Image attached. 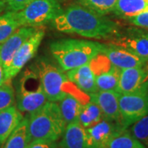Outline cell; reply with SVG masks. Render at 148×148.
<instances>
[{
    "mask_svg": "<svg viewBox=\"0 0 148 148\" xmlns=\"http://www.w3.org/2000/svg\"><path fill=\"white\" fill-rule=\"evenodd\" d=\"M127 129L121 123L103 119L92 127L86 128L93 148H106L119 132Z\"/></svg>",
    "mask_w": 148,
    "mask_h": 148,
    "instance_id": "obj_12",
    "label": "cell"
},
{
    "mask_svg": "<svg viewBox=\"0 0 148 148\" xmlns=\"http://www.w3.org/2000/svg\"><path fill=\"white\" fill-rule=\"evenodd\" d=\"M6 76H5V70L3 66L2 65L0 62V86L3 84L4 82H6Z\"/></svg>",
    "mask_w": 148,
    "mask_h": 148,
    "instance_id": "obj_31",
    "label": "cell"
},
{
    "mask_svg": "<svg viewBox=\"0 0 148 148\" xmlns=\"http://www.w3.org/2000/svg\"><path fill=\"white\" fill-rule=\"evenodd\" d=\"M129 132L134 138L148 148V114L132 124Z\"/></svg>",
    "mask_w": 148,
    "mask_h": 148,
    "instance_id": "obj_27",
    "label": "cell"
},
{
    "mask_svg": "<svg viewBox=\"0 0 148 148\" xmlns=\"http://www.w3.org/2000/svg\"><path fill=\"white\" fill-rule=\"evenodd\" d=\"M31 143L28 116L24 117L18 126L6 140L3 148H28Z\"/></svg>",
    "mask_w": 148,
    "mask_h": 148,
    "instance_id": "obj_20",
    "label": "cell"
},
{
    "mask_svg": "<svg viewBox=\"0 0 148 148\" xmlns=\"http://www.w3.org/2000/svg\"><path fill=\"white\" fill-rule=\"evenodd\" d=\"M104 119L100 107L90 101L86 103L79 115V123L85 128L92 127Z\"/></svg>",
    "mask_w": 148,
    "mask_h": 148,
    "instance_id": "obj_22",
    "label": "cell"
},
{
    "mask_svg": "<svg viewBox=\"0 0 148 148\" xmlns=\"http://www.w3.org/2000/svg\"><path fill=\"white\" fill-rule=\"evenodd\" d=\"M32 1V0H5V10L7 12H19Z\"/></svg>",
    "mask_w": 148,
    "mask_h": 148,
    "instance_id": "obj_29",
    "label": "cell"
},
{
    "mask_svg": "<svg viewBox=\"0 0 148 148\" xmlns=\"http://www.w3.org/2000/svg\"><path fill=\"white\" fill-rule=\"evenodd\" d=\"M102 44L86 40L62 39L50 45V51L64 71L77 69L90 62L101 53Z\"/></svg>",
    "mask_w": 148,
    "mask_h": 148,
    "instance_id": "obj_2",
    "label": "cell"
},
{
    "mask_svg": "<svg viewBox=\"0 0 148 148\" xmlns=\"http://www.w3.org/2000/svg\"><path fill=\"white\" fill-rule=\"evenodd\" d=\"M52 24L58 32L95 40L111 39L119 31L114 21L81 4L61 10Z\"/></svg>",
    "mask_w": 148,
    "mask_h": 148,
    "instance_id": "obj_1",
    "label": "cell"
},
{
    "mask_svg": "<svg viewBox=\"0 0 148 148\" xmlns=\"http://www.w3.org/2000/svg\"><path fill=\"white\" fill-rule=\"evenodd\" d=\"M59 148H93L86 130L79 121L66 125L58 144Z\"/></svg>",
    "mask_w": 148,
    "mask_h": 148,
    "instance_id": "obj_17",
    "label": "cell"
},
{
    "mask_svg": "<svg viewBox=\"0 0 148 148\" xmlns=\"http://www.w3.org/2000/svg\"><path fill=\"white\" fill-rule=\"evenodd\" d=\"M16 103L15 90L11 80H7L0 86V111L3 110Z\"/></svg>",
    "mask_w": 148,
    "mask_h": 148,
    "instance_id": "obj_26",
    "label": "cell"
},
{
    "mask_svg": "<svg viewBox=\"0 0 148 148\" xmlns=\"http://www.w3.org/2000/svg\"><path fill=\"white\" fill-rule=\"evenodd\" d=\"M106 148H147L135 138L129 130L124 129L113 138Z\"/></svg>",
    "mask_w": 148,
    "mask_h": 148,
    "instance_id": "obj_24",
    "label": "cell"
},
{
    "mask_svg": "<svg viewBox=\"0 0 148 148\" xmlns=\"http://www.w3.org/2000/svg\"><path fill=\"white\" fill-rule=\"evenodd\" d=\"M117 91L119 94L148 91V67H134L122 69Z\"/></svg>",
    "mask_w": 148,
    "mask_h": 148,
    "instance_id": "obj_11",
    "label": "cell"
},
{
    "mask_svg": "<svg viewBox=\"0 0 148 148\" xmlns=\"http://www.w3.org/2000/svg\"><path fill=\"white\" fill-rule=\"evenodd\" d=\"M31 142L44 140L57 142L64 133L66 123L57 102L47 101L28 116Z\"/></svg>",
    "mask_w": 148,
    "mask_h": 148,
    "instance_id": "obj_3",
    "label": "cell"
},
{
    "mask_svg": "<svg viewBox=\"0 0 148 148\" xmlns=\"http://www.w3.org/2000/svg\"><path fill=\"white\" fill-rule=\"evenodd\" d=\"M33 68L40 77L48 101L58 102L69 93L82 91L69 79L63 69L47 60H39Z\"/></svg>",
    "mask_w": 148,
    "mask_h": 148,
    "instance_id": "obj_4",
    "label": "cell"
},
{
    "mask_svg": "<svg viewBox=\"0 0 148 148\" xmlns=\"http://www.w3.org/2000/svg\"><path fill=\"white\" fill-rule=\"evenodd\" d=\"M5 0H0V13L3 12V11L5 10Z\"/></svg>",
    "mask_w": 148,
    "mask_h": 148,
    "instance_id": "obj_32",
    "label": "cell"
},
{
    "mask_svg": "<svg viewBox=\"0 0 148 148\" xmlns=\"http://www.w3.org/2000/svg\"><path fill=\"white\" fill-rule=\"evenodd\" d=\"M90 95V100L100 107L104 119L122 124L119 95L116 90H97ZM123 125V124H122Z\"/></svg>",
    "mask_w": 148,
    "mask_h": 148,
    "instance_id": "obj_13",
    "label": "cell"
},
{
    "mask_svg": "<svg viewBox=\"0 0 148 148\" xmlns=\"http://www.w3.org/2000/svg\"><path fill=\"white\" fill-rule=\"evenodd\" d=\"M122 124L127 128L148 114V91L119 95Z\"/></svg>",
    "mask_w": 148,
    "mask_h": 148,
    "instance_id": "obj_7",
    "label": "cell"
},
{
    "mask_svg": "<svg viewBox=\"0 0 148 148\" xmlns=\"http://www.w3.org/2000/svg\"><path fill=\"white\" fill-rule=\"evenodd\" d=\"M0 148H1V146H0Z\"/></svg>",
    "mask_w": 148,
    "mask_h": 148,
    "instance_id": "obj_33",
    "label": "cell"
},
{
    "mask_svg": "<svg viewBox=\"0 0 148 148\" xmlns=\"http://www.w3.org/2000/svg\"><path fill=\"white\" fill-rule=\"evenodd\" d=\"M127 21L135 27L148 30V9L140 12L136 16L128 18Z\"/></svg>",
    "mask_w": 148,
    "mask_h": 148,
    "instance_id": "obj_28",
    "label": "cell"
},
{
    "mask_svg": "<svg viewBox=\"0 0 148 148\" xmlns=\"http://www.w3.org/2000/svg\"><path fill=\"white\" fill-rule=\"evenodd\" d=\"M36 29L31 27H19L4 42L0 44V62L5 71L18 49L36 31Z\"/></svg>",
    "mask_w": 148,
    "mask_h": 148,
    "instance_id": "obj_14",
    "label": "cell"
},
{
    "mask_svg": "<svg viewBox=\"0 0 148 148\" xmlns=\"http://www.w3.org/2000/svg\"><path fill=\"white\" fill-rule=\"evenodd\" d=\"M90 101V95L82 91L69 93L57 102L66 124L79 121L82 109L86 103Z\"/></svg>",
    "mask_w": 148,
    "mask_h": 148,
    "instance_id": "obj_16",
    "label": "cell"
},
{
    "mask_svg": "<svg viewBox=\"0 0 148 148\" xmlns=\"http://www.w3.org/2000/svg\"><path fill=\"white\" fill-rule=\"evenodd\" d=\"M48 101L40 77L35 69H27L21 76L16 90V107L28 114L39 110Z\"/></svg>",
    "mask_w": 148,
    "mask_h": 148,
    "instance_id": "obj_5",
    "label": "cell"
},
{
    "mask_svg": "<svg viewBox=\"0 0 148 148\" xmlns=\"http://www.w3.org/2000/svg\"><path fill=\"white\" fill-rule=\"evenodd\" d=\"M23 115L16 106H12L0 111V146L1 147L23 119Z\"/></svg>",
    "mask_w": 148,
    "mask_h": 148,
    "instance_id": "obj_19",
    "label": "cell"
},
{
    "mask_svg": "<svg viewBox=\"0 0 148 148\" xmlns=\"http://www.w3.org/2000/svg\"><path fill=\"white\" fill-rule=\"evenodd\" d=\"M110 43L123 48L148 63V31L146 29L128 28L123 32H117Z\"/></svg>",
    "mask_w": 148,
    "mask_h": 148,
    "instance_id": "obj_8",
    "label": "cell"
},
{
    "mask_svg": "<svg viewBox=\"0 0 148 148\" xmlns=\"http://www.w3.org/2000/svg\"><path fill=\"white\" fill-rule=\"evenodd\" d=\"M101 53H104L111 63L120 70L142 67L147 64L130 51L110 43L102 44Z\"/></svg>",
    "mask_w": 148,
    "mask_h": 148,
    "instance_id": "obj_15",
    "label": "cell"
},
{
    "mask_svg": "<svg viewBox=\"0 0 148 148\" xmlns=\"http://www.w3.org/2000/svg\"><path fill=\"white\" fill-rule=\"evenodd\" d=\"M98 90H116L120 69L116 68L104 53H99L90 62Z\"/></svg>",
    "mask_w": 148,
    "mask_h": 148,
    "instance_id": "obj_9",
    "label": "cell"
},
{
    "mask_svg": "<svg viewBox=\"0 0 148 148\" xmlns=\"http://www.w3.org/2000/svg\"><path fill=\"white\" fill-rule=\"evenodd\" d=\"M21 27L16 12L8 11L4 14L0 15V44L4 42Z\"/></svg>",
    "mask_w": 148,
    "mask_h": 148,
    "instance_id": "obj_23",
    "label": "cell"
},
{
    "mask_svg": "<svg viewBox=\"0 0 148 148\" xmlns=\"http://www.w3.org/2000/svg\"><path fill=\"white\" fill-rule=\"evenodd\" d=\"M57 0H32L22 10L16 12L21 27H40L52 21L61 12Z\"/></svg>",
    "mask_w": 148,
    "mask_h": 148,
    "instance_id": "obj_6",
    "label": "cell"
},
{
    "mask_svg": "<svg viewBox=\"0 0 148 148\" xmlns=\"http://www.w3.org/2000/svg\"><path fill=\"white\" fill-rule=\"evenodd\" d=\"M118 0H78L82 6L94 11L95 12L106 15L114 11Z\"/></svg>",
    "mask_w": 148,
    "mask_h": 148,
    "instance_id": "obj_25",
    "label": "cell"
},
{
    "mask_svg": "<svg viewBox=\"0 0 148 148\" xmlns=\"http://www.w3.org/2000/svg\"><path fill=\"white\" fill-rule=\"evenodd\" d=\"M44 36L45 31L37 28L36 31L21 45L5 71L6 80H12V78L16 77L26 64L36 55Z\"/></svg>",
    "mask_w": 148,
    "mask_h": 148,
    "instance_id": "obj_10",
    "label": "cell"
},
{
    "mask_svg": "<svg viewBox=\"0 0 148 148\" xmlns=\"http://www.w3.org/2000/svg\"><path fill=\"white\" fill-rule=\"evenodd\" d=\"M66 75L78 89L87 95L95 93L98 90L95 77L89 64L69 70Z\"/></svg>",
    "mask_w": 148,
    "mask_h": 148,
    "instance_id": "obj_18",
    "label": "cell"
},
{
    "mask_svg": "<svg viewBox=\"0 0 148 148\" xmlns=\"http://www.w3.org/2000/svg\"><path fill=\"white\" fill-rule=\"evenodd\" d=\"M148 9V0H118L113 12L117 16L128 19Z\"/></svg>",
    "mask_w": 148,
    "mask_h": 148,
    "instance_id": "obj_21",
    "label": "cell"
},
{
    "mask_svg": "<svg viewBox=\"0 0 148 148\" xmlns=\"http://www.w3.org/2000/svg\"><path fill=\"white\" fill-rule=\"evenodd\" d=\"M28 148H58V146L56 142L36 140L30 143Z\"/></svg>",
    "mask_w": 148,
    "mask_h": 148,
    "instance_id": "obj_30",
    "label": "cell"
}]
</instances>
